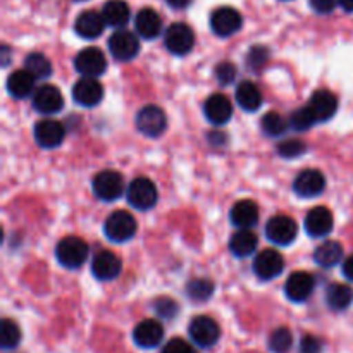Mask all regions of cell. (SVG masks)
Masks as SVG:
<instances>
[{
	"instance_id": "1",
	"label": "cell",
	"mask_w": 353,
	"mask_h": 353,
	"mask_svg": "<svg viewBox=\"0 0 353 353\" xmlns=\"http://www.w3.org/2000/svg\"><path fill=\"white\" fill-rule=\"evenodd\" d=\"M90 248L78 236H65L55 247V259L65 269H79L86 262Z\"/></svg>"
},
{
	"instance_id": "2",
	"label": "cell",
	"mask_w": 353,
	"mask_h": 353,
	"mask_svg": "<svg viewBox=\"0 0 353 353\" xmlns=\"http://www.w3.org/2000/svg\"><path fill=\"white\" fill-rule=\"evenodd\" d=\"M138 231L137 219L126 210H116L110 214L103 224V233L114 243H126L134 238Z\"/></svg>"
},
{
	"instance_id": "3",
	"label": "cell",
	"mask_w": 353,
	"mask_h": 353,
	"mask_svg": "<svg viewBox=\"0 0 353 353\" xmlns=\"http://www.w3.org/2000/svg\"><path fill=\"white\" fill-rule=\"evenodd\" d=\"M93 193L102 202H116L124 195V179L117 171H100L93 178Z\"/></svg>"
},
{
	"instance_id": "4",
	"label": "cell",
	"mask_w": 353,
	"mask_h": 353,
	"mask_svg": "<svg viewBox=\"0 0 353 353\" xmlns=\"http://www.w3.org/2000/svg\"><path fill=\"white\" fill-rule=\"evenodd\" d=\"M126 199L130 202V205L134 207V209L150 210L157 203L159 193L154 181L140 176V178L133 179L130 183V186L126 188Z\"/></svg>"
},
{
	"instance_id": "5",
	"label": "cell",
	"mask_w": 353,
	"mask_h": 353,
	"mask_svg": "<svg viewBox=\"0 0 353 353\" xmlns=\"http://www.w3.org/2000/svg\"><path fill=\"white\" fill-rule=\"evenodd\" d=\"M188 334L196 347L210 348L219 341L221 327L212 317L199 316L190 323Z\"/></svg>"
},
{
	"instance_id": "6",
	"label": "cell",
	"mask_w": 353,
	"mask_h": 353,
	"mask_svg": "<svg viewBox=\"0 0 353 353\" xmlns=\"http://www.w3.org/2000/svg\"><path fill=\"white\" fill-rule=\"evenodd\" d=\"M299 226L295 221L288 216H274L265 224V236L271 243L279 247H288L296 240Z\"/></svg>"
},
{
	"instance_id": "7",
	"label": "cell",
	"mask_w": 353,
	"mask_h": 353,
	"mask_svg": "<svg viewBox=\"0 0 353 353\" xmlns=\"http://www.w3.org/2000/svg\"><path fill=\"white\" fill-rule=\"evenodd\" d=\"M164 45L171 54L186 55L195 47V33L185 23H172L165 30Z\"/></svg>"
},
{
	"instance_id": "8",
	"label": "cell",
	"mask_w": 353,
	"mask_h": 353,
	"mask_svg": "<svg viewBox=\"0 0 353 353\" xmlns=\"http://www.w3.org/2000/svg\"><path fill=\"white\" fill-rule=\"evenodd\" d=\"M109 45V52L116 61L121 62H128V61H133L134 57L138 55L140 52V41H138V37L131 31L124 30H117L116 33H112V37L109 38L107 41Z\"/></svg>"
},
{
	"instance_id": "9",
	"label": "cell",
	"mask_w": 353,
	"mask_h": 353,
	"mask_svg": "<svg viewBox=\"0 0 353 353\" xmlns=\"http://www.w3.org/2000/svg\"><path fill=\"white\" fill-rule=\"evenodd\" d=\"M137 128L148 138H159L168 128L165 112L157 105H145L137 114Z\"/></svg>"
},
{
	"instance_id": "10",
	"label": "cell",
	"mask_w": 353,
	"mask_h": 353,
	"mask_svg": "<svg viewBox=\"0 0 353 353\" xmlns=\"http://www.w3.org/2000/svg\"><path fill=\"white\" fill-rule=\"evenodd\" d=\"M33 134L38 147L52 150V148H57L62 145L65 138V128L61 121L47 117V119H41L34 124Z\"/></svg>"
},
{
	"instance_id": "11",
	"label": "cell",
	"mask_w": 353,
	"mask_h": 353,
	"mask_svg": "<svg viewBox=\"0 0 353 353\" xmlns=\"http://www.w3.org/2000/svg\"><path fill=\"white\" fill-rule=\"evenodd\" d=\"M74 68L81 76L88 78H99L107 69V57L100 48L88 47L78 52L74 57Z\"/></svg>"
},
{
	"instance_id": "12",
	"label": "cell",
	"mask_w": 353,
	"mask_h": 353,
	"mask_svg": "<svg viewBox=\"0 0 353 353\" xmlns=\"http://www.w3.org/2000/svg\"><path fill=\"white\" fill-rule=\"evenodd\" d=\"M243 24V17L233 7H219L210 14V28L214 34L221 38H228L238 33Z\"/></svg>"
},
{
	"instance_id": "13",
	"label": "cell",
	"mask_w": 353,
	"mask_h": 353,
	"mask_svg": "<svg viewBox=\"0 0 353 353\" xmlns=\"http://www.w3.org/2000/svg\"><path fill=\"white\" fill-rule=\"evenodd\" d=\"M34 110L45 116H52V114L61 112L64 107V97H62L61 90L54 85H41L40 88L34 90L33 99H31Z\"/></svg>"
},
{
	"instance_id": "14",
	"label": "cell",
	"mask_w": 353,
	"mask_h": 353,
	"mask_svg": "<svg viewBox=\"0 0 353 353\" xmlns=\"http://www.w3.org/2000/svg\"><path fill=\"white\" fill-rule=\"evenodd\" d=\"M72 99L83 107H95L103 99V86L97 78L81 76L72 86Z\"/></svg>"
},
{
	"instance_id": "15",
	"label": "cell",
	"mask_w": 353,
	"mask_h": 353,
	"mask_svg": "<svg viewBox=\"0 0 353 353\" xmlns=\"http://www.w3.org/2000/svg\"><path fill=\"white\" fill-rule=\"evenodd\" d=\"M285 269V261L279 252L271 250H262L257 257L254 259V272L259 279L262 281H271L276 279Z\"/></svg>"
},
{
	"instance_id": "16",
	"label": "cell",
	"mask_w": 353,
	"mask_h": 353,
	"mask_svg": "<svg viewBox=\"0 0 353 353\" xmlns=\"http://www.w3.org/2000/svg\"><path fill=\"white\" fill-rule=\"evenodd\" d=\"M326 188V178L317 169H305L293 181V190L302 199H316Z\"/></svg>"
},
{
	"instance_id": "17",
	"label": "cell",
	"mask_w": 353,
	"mask_h": 353,
	"mask_svg": "<svg viewBox=\"0 0 353 353\" xmlns=\"http://www.w3.org/2000/svg\"><path fill=\"white\" fill-rule=\"evenodd\" d=\"M314 286H316V279H314L312 274L305 271H296L286 279L285 293L288 300L295 303H302L309 300V296L312 295Z\"/></svg>"
},
{
	"instance_id": "18",
	"label": "cell",
	"mask_w": 353,
	"mask_h": 353,
	"mask_svg": "<svg viewBox=\"0 0 353 353\" xmlns=\"http://www.w3.org/2000/svg\"><path fill=\"white\" fill-rule=\"evenodd\" d=\"M121 269L123 262L110 250L99 252L92 262V272L99 281H112L121 274Z\"/></svg>"
},
{
	"instance_id": "19",
	"label": "cell",
	"mask_w": 353,
	"mask_h": 353,
	"mask_svg": "<svg viewBox=\"0 0 353 353\" xmlns=\"http://www.w3.org/2000/svg\"><path fill=\"white\" fill-rule=\"evenodd\" d=\"M307 105L312 110L317 123H326V121H330L336 114L338 99L330 90H317V92L312 93Z\"/></svg>"
},
{
	"instance_id": "20",
	"label": "cell",
	"mask_w": 353,
	"mask_h": 353,
	"mask_svg": "<svg viewBox=\"0 0 353 353\" xmlns=\"http://www.w3.org/2000/svg\"><path fill=\"white\" fill-rule=\"evenodd\" d=\"M133 340L140 348H155L164 340V327L159 321L145 319L134 327Z\"/></svg>"
},
{
	"instance_id": "21",
	"label": "cell",
	"mask_w": 353,
	"mask_h": 353,
	"mask_svg": "<svg viewBox=\"0 0 353 353\" xmlns=\"http://www.w3.org/2000/svg\"><path fill=\"white\" fill-rule=\"evenodd\" d=\"M203 112L210 123L221 126V124H226L233 116V103L223 93H214L203 103Z\"/></svg>"
},
{
	"instance_id": "22",
	"label": "cell",
	"mask_w": 353,
	"mask_h": 353,
	"mask_svg": "<svg viewBox=\"0 0 353 353\" xmlns=\"http://www.w3.org/2000/svg\"><path fill=\"white\" fill-rule=\"evenodd\" d=\"M334 219L327 207H314L305 217V231L309 236L321 238L333 231Z\"/></svg>"
},
{
	"instance_id": "23",
	"label": "cell",
	"mask_w": 353,
	"mask_h": 353,
	"mask_svg": "<svg viewBox=\"0 0 353 353\" xmlns=\"http://www.w3.org/2000/svg\"><path fill=\"white\" fill-rule=\"evenodd\" d=\"M105 26L107 24L102 12H97V10H85L74 21L76 34L85 38V40H93V38L100 37Z\"/></svg>"
},
{
	"instance_id": "24",
	"label": "cell",
	"mask_w": 353,
	"mask_h": 353,
	"mask_svg": "<svg viewBox=\"0 0 353 353\" xmlns=\"http://www.w3.org/2000/svg\"><path fill=\"white\" fill-rule=\"evenodd\" d=\"M134 30H137L138 37L145 38V40H154L161 34L162 31V19L159 12L150 7H145L134 17Z\"/></svg>"
},
{
	"instance_id": "25",
	"label": "cell",
	"mask_w": 353,
	"mask_h": 353,
	"mask_svg": "<svg viewBox=\"0 0 353 353\" xmlns=\"http://www.w3.org/2000/svg\"><path fill=\"white\" fill-rule=\"evenodd\" d=\"M230 217L238 230H250L259 223V205L254 200H238L231 207Z\"/></svg>"
},
{
	"instance_id": "26",
	"label": "cell",
	"mask_w": 353,
	"mask_h": 353,
	"mask_svg": "<svg viewBox=\"0 0 353 353\" xmlns=\"http://www.w3.org/2000/svg\"><path fill=\"white\" fill-rule=\"evenodd\" d=\"M34 81H37V78L30 71L17 69L7 78V92L14 99H26L34 93Z\"/></svg>"
},
{
	"instance_id": "27",
	"label": "cell",
	"mask_w": 353,
	"mask_h": 353,
	"mask_svg": "<svg viewBox=\"0 0 353 353\" xmlns=\"http://www.w3.org/2000/svg\"><path fill=\"white\" fill-rule=\"evenodd\" d=\"M259 245V238L250 230H238L230 238V252L238 259H245L255 252Z\"/></svg>"
},
{
	"instance_id": "28",
	"label": "cell",
	"mask_w": 353,
	"mask_h": 353,
	"mask_svg": "<svg viewBox=\"0 0 353 353\" xmlns=\"http://www.w3.org/2000/svg\"><path fill=\"white\" fill-rule=\"evenodd\" d=\"M353 302V288L341 283H333L326 290V303L334 312H343Z\"/></svg>"
},
{
	"instance_id": "29",
	"label": "cell",
	"mask_w": 353,
	"mask_h": 353,
	"mask_svg": "<svg viewBox=\"0 0 353 353\" xmlns=\"http://www.w3.org/2000/svg\"><path fill=\"white\" fill-rule=\"evenodd\" d=\"M102 16L103 19H105L107 26L121 30V28L126 26L128 21H130V6H128L124 0H109V2H105V6H103Z\"/></svg>"
},
{
	"instance_id": "30",
	"label": "cell",
	"mask_w": 353,
	"mask_h": 353,
	"mask_svg": "<svg viewBox=\"0 0 353 353\" xmlns=\"http://www.w3.org/2000/svg\"><path fill=\"white\" fill-rule=\"evenodd\" d=\"M236 102L243 110L255 112L264 102V97H262V92L255 83L241 81L236 86Z\"/></svg>"
},
{
	"instance_id": "31",
	"label": "cell",
	"mask_w": 353,
	"mask_h": 353,
	"mask_svg": "<svg viewBox=\"0 0 353 353\" xmlns=\"http://www.w3.org/2000/svg\"><path fill=\"white\" fill-rule=\"evenodd\" d=\"M341 259H343V247H341L338 241H324L323 245L316 248L314 252V261L316 264H319L321 268H334L336 264H340Z\"/></svg>"
},
{
	"instance_id": "32",
	"label": "cell",
	"mask_w": 353,
	"mask_h": 353,
	"mask_svg": "<svg viewBox=\"0 0 353 353\" xmlns=\"http://www.w3.org/2000/svg\"><path fill=\"white\" fill-rule=\"evenodd\" d=\"M24 69L37 79H47L52 76V62L40 52H33L24 59Z\"/></svg>"
},
{
	"instance_id": "33",
	"label": "cell",
	"mask_w": 353,
	"mask_h": 353,
	"mask_svg": "<svg viewBox=\"0 0 353 353\" xmlns=\"http://www.w3.org/2000/svg\"><path fill=\"white\" fill-rule=\"evenodd\" d=\"M186 295L192 302H207L214 295V283L207 278H196L186 285Z\"/></svg>"
},
{
	"instance_id": "34",
	"label": "cell",
	"mask_w": 353,
	"mask_h": 353,
	"mask_svg": "<svg viewBox=\"0 0 353 353\" xmlns=\"http://www.w3.org/2000/svg\"><path fill=\"white\" fill-rule=\"evenodd\" d=\"M21 343V330L12 319H3L0 324V345L3 350H14Z\"/></svg>"
},
{
	"instance_id": "35",
	"label": "cell",
	"mask_w": 353,
	"mask_h": 353,
	"mask_svg": "<svg viewBox=\"0 0 353 353\" xmlns=\"http://www.w3.org/2000/svg\"><path fill=\"white\" fill-rule=\"evenodd\" d=\"M293 347V334L288 327H278L269 336V350L272 353H288Z\"/></svg>"
},
{
	"instance_id": "36",
	"label": "cell",
	"mask_w": 353,
	"mask_h": 353,
	"mask_svg": "<svg viewBox=\"0 0 353 353\" xmlns=\"http://www.w3.org/2000/svg\"><path fill=\"white\" fill-rule=\"evenodd\" d=\"M262 131H264L268 137H281L283 133L286 131L288 128V121L278 112H268L264 117H262V123H261Z\"/></svg>"
},
{
	"instance_id": "37",
	"label": "cell",
	"mask_w": 353,
	"mask_h": 353,
	"mask_svg": "<svg viewBox=\"0 0 353 353\" xmlns=\"http://www.w3.org/2000/svg\"><path fill=\"white\" fill-rule=\"evenodd\" d=\"M316 123L317 121H316V117H314L312 110L309 109V105L300 107V109H296L295 112L290 116V126L296 131L309 130V128H312Z\"/></svg>"
},
{
	"instance_id": "38",
	"label": "cell",
	"mask_w": 353,
	"mask_h": 353,
	"mask_svg": "<svg viewBox=\"0 0 353 353\" xmlns=\"http://www.w3.org/2000/svg\"><path fill=\"white\" fill-rule=\"evenodd\" d=\"M307 145L303 143L302 140H296V138H292V140H285L278 145V154L281 155L283 159H296L302 154H305Z\"/></svg>"
},
{
	"instance_id": "39",
	"label": "cell",
	"mask_w": 353,
	"mask_h": 353,
	"mask_svg": "<svg viewBox=\"0 0 353 353\" xmlns=\"http://www.w3.org/2000/svg\"><path fill=\"white\" fill-rule=\"evenodd\" d=\"M269 59V48L264 47V45H255L248 50L247 54V64L248 68L254 69V71H259L265 65Z\"/></svg>"
},
{
	"instance_id": "40",
	"label": "cell",
	"mask_w": 353,
	"mask_h": 353,
	"mask_svg": "<svg viewBox=\"0 0 353 353\" xmlns=\"http://www.w3.org/2000/svg\"><path fill=\"white\" fill-rule=\"evenodd\" d=\"M238 69L236 65L231 64V62H221V64L216 65V79L221 83V85L228 86L236 79Z\"/></svg>"
},
{
	"instance_id": "41",
	"label": "cell",
	"mask_w": 353,
	"mask_h": 353,
	"mask_svg": "<svg viewBox=\"0 0 353 353\" xmlns=\"http://www.w3.org/2000/svg\"><path fill=\"white\" fill-rule=\"evenodd\" d=\"M154 310L157 312L159 317H162V319H172V317L178 314L179 307L172 299H159L157 302L154 303Z\"/></svg>"
},
{
	"instance_id": "42",
	"label": "cell",
	"mask_w": 353,
	"mask_h": 353,
	"mask_svg": "<svg viewBox=\"0 0 353 353\" xmlns=\"http://www.w3.org/2000/svg\"><path fill=\"white\" fill-rule=\"evenodd\" d=\"M162 353H199L188 341L181 340V338H172L171 341L165 343V347L162 348Z\"/></svg>"
},
{
	"instance_id": "43",
	"label": "cell",
	"mask_w": 353,
	"mask_h": 353,
	"mask_svg": "<svg viewBox=\"0 0 353 353\" xmlns=\"http://www.w3.org/2000/svg\"><path fill=\"white\" fill-rule=\"evenodd\" d=\"M323 352V341L319 338L307 334L300 341V353H321Z\"/></svg>"
},
{
	"instance_id": "44",
	"label": "cell",
	"mask_w": 353,
	"mask_h": 353,
	"mask_svg": "<svg viewBox=\"0 0 353 353\" xmlns=\"http://www.w3.org/2000/svg\"><path fill=\"white\" fill-rule=\"evenodd\" d=\"M309 3L317 14H331L340 6V0H309Z\"/></svg>"
},
{
	"instance_id": "45",
	"label": "cell",
	"mask_w": 353,
	"mask_h": 353,
	"mask_svg": "<svg viewBox=\"0 0 353 353\" xmlns=\"http://www.w3.org/2000/svg\"><path fill=\"white\" fill-rule=\"evenodd\" d=\"M343 276L348 279V281L353 283V255L348 259H345L343 262Z\"/></svg>"
},
{
	"instance_id": "46",
	"label": "cell",
	"mask_w": 353,
	"mask_h": 353,
	"mask_svg": "<svg viewBox=\"0 0 353 353\" xmlns=\"http://www.w3.org/2000/svg\"><path fill=\"white\" fill-rule=\"evenodd\" d=\"M165 2H168V6L172 7V9L181 10V9H186V7L192 3V0H165Z\"/></svg>"
},
{
	"instance_id": "47",
	"label": "cell",
	"mask_w": 353,
	"mask_h": 353,
	"mask_svg": "<svg viewBox=\"0 0 353 353\" xmlns=\"http://www.w3.org/2000/svg\"><path fill=\"white\" fill-rule=\"evenodd\" d=\"M340 6L343 7L347 12H353V0H340Z\"/></svg>"
},
{
	"instance_id": "48",
	"label": "cell",
	"mask_w": 353,
	"mask_h": 353,
	"mask_svg": "<svg viewBox=\"0 0 353 353\" xmlns=\"http://www.w3.org/2000/svg\"><path fill=\"white\" fill-rule=\"evenodd\" d=\"M76 2H85V0H76Z\"/></svg>"
}]
</instances>
